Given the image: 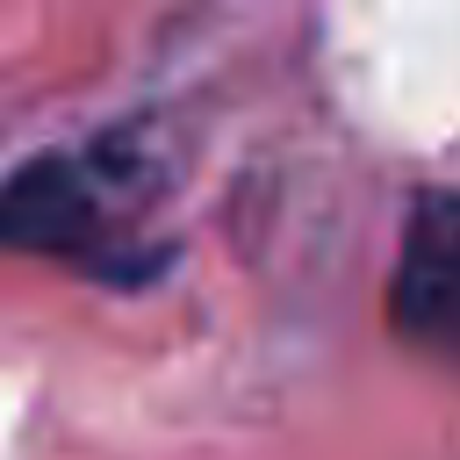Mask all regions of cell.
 Masks as SVG:
<instances>
[{"label":"cell","instance_id":"obj_1","mask_svg":"<svg viewBox=\"0 0 460 460\" xmlns=\"http://www.w3.org/2000/svg\"><path fill=\"white\" fill-rule=\"evenodd\" d=\"M0 244L7 252H36V259H65L86 266L101 280H137L144 266H158L144 252V237L122 223L108 158H36L0 187Z\"/></svg>","mask_w":460,"mask_h":460},{"label":"cell","instance_id":"obj_2","mask_svg":"<svg viewBox=\"0 0 460 460\" xmlns=\"http://www.w3.org/2000/svg\"><path fill=\"white\" fill-rule=\"evenodd\" d=\"M388 323L460 374V187L417 194L388 280Z\"/></svg>","mask_w":460,"mask_h":460}]
</instances>
